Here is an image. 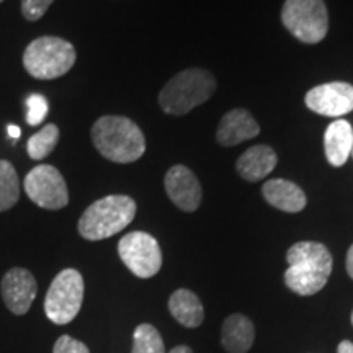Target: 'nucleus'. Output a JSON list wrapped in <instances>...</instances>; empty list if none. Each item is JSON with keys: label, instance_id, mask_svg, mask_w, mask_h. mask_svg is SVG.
Listing matches in <instances>:
<instances>
[{"label": "nucleus", "instance_id": "1a4fd4ad", "mask_svg": "<svg viewBox=\"0 0 353 353\" xmlns=\"http://www.w3.org/2000/svg\"><path fill=\"white\" fill-rule=\"evenodd\" d=\"M25 192L34 205L44 210H61L69 203L63 174L52 165H37L25 176Z\"/></svg>", "mask_w": 353, "mask_h": 353}, {"label": "nucleus", "instance_id": "dca6fc26", "mask_svg": "<svg viewBox=\"0 0 353 353\" xmlns=\"http://www.w3.org/2000/svg\"><path fill=\"white\" fill-rule=\"evenodd\" d=\"M325 157L329 164L341 167L348 161L353 151V130L345 120H335L330 123L324 136Z\"/></svg>", "mask_w": 353, "mask_h": 353}, {"label": "nucleus", "instance_id": "6ab92c4d", "mask_svg": "<svg viewBox=\"0 0 353 353\" xmlns=\"http://www.w3.org/2000/svg\"><path fill=\"white\" fill-rule=\"evenodd\" d=\"M20 198V180L8 161H0V213L13 208Z\"/></svg>", "mask_w": 353, "mask_h": 353}, {"label": "nucleus", "instance_id": "4468645a", "mask_svg": "<svg viewBox=\"0 0 353 353\" xmlns=\"http://www.w3.org/2000/svg\"><path fill=\"white\" fill-rule=\"evenodd\" d=\"M278 157L270 145L259 144L247 149L242 156L237 159L236 169L242 175V179L249 182H259L273 172L276 167Z\"/></svg>", "mask_w": 353, "mask_h": 353}, {"label": "nucleus", "instance_id": "f03ea898", "mask_svg": "<svg viewBox=\"0 0 353 353\" xmlns=\"http://www.w3.org/2000/svg\"><path fill=\"white\" fill-rule=\"evenodd\" d=\"M92 143L101 156L117 164H131L145 152L143 131L126 117L108 114L92 126Z\"/></svg>", "mask_w": 353, "mask_h": 353}, {"label": "nucleus", "instance_id": "393cba45", "mask_svg": "<svg viewBox=\"0 0 353 353\" xmlns=\"http://www.w3.org/2000/svg\"><path fill=\"white\" fill-rule=\"evenodd\" d=\"M337 353H353V343L350 341H343L339 343Z\"/></svg>", "mask_w": 353, "mask_h": 353}, {"label": "nucleus", "instance_id": "4be33fe9", "mask_svg": "<svg viewBox=\"0 0 353 353\" xmlns=\"http://www.w3.org/2000/svg\"><path fill=\"white\" fill-rule=\"evenodd\" d=\"M26 108H28V113H26V123H28L30 126H38L39 123H43L48 112H50L48 100L39 94H33L26 99Z\"/></svg>", "mask_w": 353, "mask_h": 353}, {"label": "nucleus", "instance_id": "9b49d317", "mask_svg": "<svg viewBox=\"0 0 353 353\" xmlns=\"http://www.w3.org/2000/svg\"><path fill=\"white\" fill-rule=\"evenodd\" d=\"M38 285L34 276L25 268H12L2 278V296L8 311L23 316L37 298Z\"/></svg>", "mask_w": 353, "mask_h": 353}, {"label": "nucleus", "instance_id": "412c9836", "mask_svg": "<svg viewBox=\"0 0 353 353\" xmlns=\"http://www.w3.org/2000/svg\"><path fill=\"white\" fill-rule=\"evenodd\" d=\"M131 353H165V345L159 330L151 324H141L132 335Z\"/></svg>", "mask_w": 353, "mask_h": 353}, {"label": "nucleus", "instance_id": "f257e3e1", "mask_svg": "<svg viewBox=\"0 0 353 353\" xmlns=\"http://www.w3.org/2000/svg\"><path fill=\"white\" fill-rule=\"evenodd\" d=\"M286 260L288 270L285 272V283L299 296L319 293L332 273V255L319 242L306 241L291 245Z\"/></svg>", "mask_w": 353, "mask_h": 353}, {"label": "nucleus", "instance_id": "c756f323", "mask_svg": "<svg viewBox=\"0 0 353 353\" xmlns=\"http://www.w3.org/2000/svg\"><path fill=\"white\" fill-rule=\"evenodd\" d=\"M0 2H3V0H0Z\"/></svg>", "mask_w": 353, "mask_h": 353}, {"label": "nucleus", "instance_id": "cd10ccee", "mask_svg": "<svg viewBox=\"0 0 353 353\" xmlns=\"http://www.w3.org/2000/svg\"><path fill=\"white\" fill-rule=\"evenodd\" d=\"M169 353H193V352H192V348L187 345H179V347H175L174 350H170Z\"/></svg>", "mask_w": 353, "mask_h": 353}, {"label": "nucleus", "instance_id": "6e6552de", "mask_svg": "<svg viewBox=\"0 0 353 353\" xmlns=\"http://www.w3.org/2000/svg\"><path fill=\"white\" fill-rule=\"evenodd\" d=\"M118 254L128 270L139 278H151L162 267L161 245L151 234L134 231L118 242Z\"/></svg>", "mask_w": 353, "mask_h": 353}, {"label": "nucleus", "instance_id": "f3484780", "mask_svg": "<svg viewBox=\"0 0 353 353\" xmlns=\"http://www.w3.org/2000/svg\"><path fill=\"white\" fill-rule=\"evenodd\" d=\"M254 337L252 321L244 314L229 316L221 329V342L229 353H247L252 347Z\"/></svg>", "mask_w": 353, "mask_h": 353}, {"label": "nucleus", "instance_id": "bb28decb", "mask_svg": "<svg viewBox=\"0 0 353 353\" xmlns=\"http://www.w3.org/2000/svg\"><path fill=\"white\" fill-rule=\"evenodd\" d=\"M7 131H8V136H10L12 139H19V138H20V134H21L20 128L17 126V125H8Z\"/></svg>", "mask_w": 353, "mask_h": 353}, {"label": "nucleus", "instance_id": "b1692460", "mask_svg": "<svg viewBox=\"0 0 353 353\" xmlns=\"http://www.w3.org/2000/svg\"><path fill=\"white\" fill-rule=\"evenodd\" d=\"M52 353H90L88 347L81 341L69 337V335H63V337L57 339L52 348Z\"/></svg>", "mask_w": 353, "mask_h": 353}, {"label": "nucleus", "instance_id": "aec40b11", "mask_svg": "<svg viewBox=\"0 0 353 353\" xmlns=\"http://www.w3.org/2000/svg\"><path fill=\"white\" fill-rule=\"evenodd\" d=\"M57 141H59V128L51 123L30 138L26 144V152L33 161H41L54 151Z\"/></svg>", "mask_w": 353, "mask_h": 353}, {"label": "nucleus", "instance_id": "f8f14e48", "mask_svg": "<svg viewBox=\"0 0 353 353\" xmlns=\"http://www.w3.org/2000/svg\"><path fill=\"white\" fill-rule=\"evenodd\" d=\"M165 192L172 203L187 213L198 210L201 203V185L188 167L174 165L165 175Z\"/></svg>", "mask_w": 353, "mask_h": 353}, {"label": "nucleus", "instance_id": "7ed1b4c3", "mask_svg": "<svg viewBox=\"0 0 353 353\" xmlns=\"http://www.w3.org/2000/svg\"><path fill=\"white\" fill-rule=\"evenodd\" d=\"M136 216L131 196L110 195L92 203L79 219V234L87 241L108 239L123 231Z\"/></svg>", "mask_w": 353, "mask_h": 353}, {"label": "nucleus", "instance_id": "5701e85b", "mask_svg": "<svg viewBox=\"0 0 353 353\" xmlns=\"http://www.w3.org/2000/svg\"><path fill=\"white\" fill-rule=\"evenodd\" d=\"M54 0H21V15L28 21L41 19Z\"/></svg>", "mask_w": 353, "mask_h": 353}, {"label": "nucleus", "instance_id": "a878e982", "mask_svg": "<svg viewBox=\"0 0 353 353\" xmlns=\"http://www.w3.org/2000/svg\"><path fill=\"white\" fill-rule=\"evenodd\" d=\"M347 272L353 280V245L348 249V254H347Z\"/></svg>", "mask_w": 353, "mask_h": 353}, {"label": "nucleus", "instance_id": "423d86ee", "mask_svg": "<svg viewBox=\"0 0 353 353\" xmlns=\"http://www.w3.org/2000/svg\"><path fill=\"white\" fill-rule=\"evenodd\" d=\"M281 21L299 41L316 44L327 34V7L324 0H286L281 8Z\"/></svg>", "mask_w": 353, "mask_h": 353}, {"label": "nucleus", "instance_id": "c85d7f7f", "mask_svg": "<svg viewBox=\"0 0 353 353\" xmlns=\"http://www.w3.org/2000/svg\"><path fill=\"white\" fill-rule=\"evenodd\" d=\"M352 324H353V312H352Z\"/></svg>", "mask_w": 353, "mask_h": 353}, {"label": "nucleus", "instance_id": "ddd939ff", "mask_svg": "<svg viewBox=\"0 0 353 353\" xmlns=\"http://www.w3.org/2000/svg\"><path fill=\"white\" fill-rule=\"evenodd\" d=\"M260 132L259 123L250 117L249 112L236 108L228 112L219 123L216 139L221 145H236L247 139L255 138Z\"/></svg>", "mask_w": 353, "mask_h": 353}, {"label": "nucleus", "instance_id": "39448f33", "mask_svg": "<svg viewBox=\"0 0 353 353\" xmlns=\"http://www.w3.org/2000/svg\"><path fill=\"white\" fill-rule=\"evenodd\" d=\"M77 54L72 43L57 37L33 39L23 52L26 72L39 81H52L63 77L76 64Z\"/></svg>", "mask_w": 353, "mask_h": 353}, {"label": "nucleus", "instance_id": "20e7f679", "mask_svg": "<svg viewBox=\"0 0 353 353\" xmlns=\"http://www.w3.org/2000/svg\"><path fill=\"white\" fill-rule=\"evenodd\" d=\"M214 90L213 74L206 69H187L165 83L159 94V105L169 114H185L205 103Z\"/></svg>", "mask_w": 353, "mask_h": 353}, {"label": "nucleus", "instance_id": "9d476101", "mask_svg": "<svg viewBox=\"0 0 353 353\" xmlns=\"http://www.w3.org/2000/svg\"><path fill=\"white\" fill-rule=\"evenodd\" d=\"M306 105L322 117H343L353 110V85L347 82L322 83L307 92Z\"/></svg>", "mask_w": 353, "mask_h": 353}, {"label": "nucleus", "instance_id": "a211bd4d", "mask_svg": "<svg viewBox=\"0 0 353 353\" xmlns=\"http://www.w3.org/2000/svg\"><path fill=\"white\" fill-rule=\"evenodd\" d=\"M169 309L174 319L185 327H198L205 319L200 298L190 290H176L169 299Z\"/></svg>", "mask_w": 353, "mask_h": 353}, {"label": "nucleus", "instance_id": "2eb2a0df", "mask_svg": "<svg viewBox=\"0 0 353 353\" xmlns=\"http://www.w3.org/2000/svg\"><path fill=\"white\" fill-rule=\"evenodd\" d=\"M263 198L273 208H278L286 213H299L306 206V195L296 183L290 180H268L262 188Z\"/></svg>", "mask_w": 353, "mask_h": 353}, {"label": "nucleus", "instance_id": "0eeeda50", "mask_svg": "<svg viewBox=\"0 0 353 353\" xmlns=\"http://www.w3.org/2000/svg\"><path fill=\"white\" fill-rule=\"evenodd\" d=\"M83 301V278L74 268H65L52 280L44 299L48 319L57 325H65L76 319Z\"/></svg>", "mask_w": 353, "mask_h": 353}, {"label": "nucleus", "instance_id": "7c9ffc66", "mask_svg": "<svg viewBox=\"0 0 353 353\" xmlns=\"http://www.w3.org/2000/svg\"><path fill=\"white\" fill-rule=\"evenodd\" d=\"M352 156H353V151H352Z\"/></svg>", "mask_w": 353, "mask_h": 353}]
</instances>
